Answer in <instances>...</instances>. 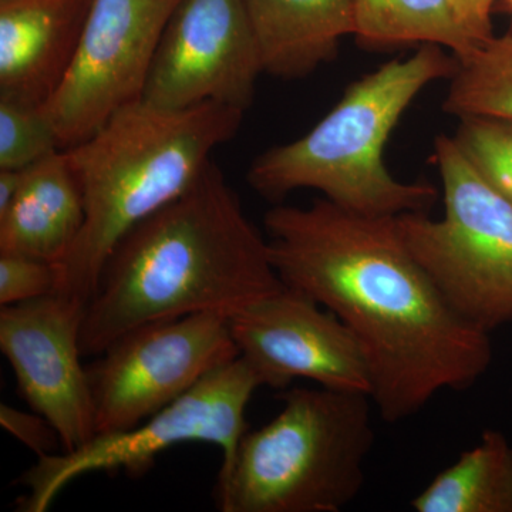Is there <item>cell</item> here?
Instances as JSON below:
<instances>
[{
	"mask_svg": "<svg viewBox=\"0 0 512 512\" xmlns=\"http://www.w3.org/2000/svg\"><path fill=\"white\" fill-rule=\"evenodd\" d=\"M0 426L12 434L23 446L36 454L37 458L59 453L62 447L52 424L39 413L23 412L10 404L0 406Z\"/></svg>",
	"mask_w": 512,
	"mask_h": 512,
	"instance_id": "7402d4cb",
	"label": "cell"
},
{
	"mask_svg": "<svg viewBox=\"0 0 512 512\" xmlns=\"http://www.w3.org/2000/svg\"><path fill=\"white\" fill-rule=\"evenodd\" d=\"M355 36L369 46L436 45L457 59L485 40L470 29L456 0H355Z\"/></svg>",
	"mask_w": 512,
	"mask_h": 512,
	"instance_id": "e0dca14e",
	"label": "cell"
},
{
	"mask_svg": "<svg viewBox=\"0 0 512 512\" xmlns=\"http://www.w3.org/2000/svg\"><path fill=\"white\" fill-rule=\"evenodd\" d=\"M416 512H512V446L498 430L440 471L412 500Z\"/></svg>",
	"mask_w": 512,
	"mask_h": 512,
	"instance_id": "2e32d148",
	"label": "cell"
},
{
	"mask_svg": "<svg viewBox=\"0 0 512 512\" xmlns=\"http://www.w3.org/2000/svg\"><path fill=\"white\" fill-rule=\"evenodd\" d=\"M84 303L50 293L0 308V350L20 396L56 430L62 451L96 436L92 387L82 363Z\"/></svg>",
	"mask_w": 512,
	"mask_h": 512,
	"instance_id": "8fae6325",
	"label": "cell"
},
{
	"mask_svg": "<svg viewBox=\"0 0 512 512\" xmlns=\"http://www.w3.org/2000/svg\"><path fill=\"white\" fill-rule=\"evenodd\" d=\"M282 286L268 239L211 160L183 195L114 249L84 311L83 355H100L148 323L231 316Z\"/></svg>",
	"mask_w": 512,
	"mask_h": 512,
	"instance_id": "7a4b0ae2",
	"label": "cell"
},
{
	"mask_svg": "<svg viewBox=\"0 0 512 512\" xmlns=\"http://www.w3.org/2000/svg\"><path fill=\"white\" fill-rule=\"evenodd\" d=\"M264 386L252 363L235 357L137 426L97 434L76 450L40 457L20 477L26 495L18 501V511L49 510L63 488L87 474L123 471L143 476L160 454L178 444H214L222 453L221 467L227 466L247 433L248 404Z\"/></svg>",
	"mask_w": 512,
	"mask_h": 512,
	"instance_id": "52a82bcc",
	"label": "cell"
},
{
	"mask_svg": "<svg viewBox=\"0 0 512 512\" xmlns=\"http://www.w3.org/2000/svg\"><path fill=\"white\" fill-rule=\"evenodd\" d=\"M495 0H456L461 16L481 40L493 37L491 9Z\"/></svg>",
	"mask_w": 512,
	"mask_h": 512,
	"instance_id": "603a6c76",
	"label": "cell"
},
{
	"mask_svg": "<svg viewBox=\"0 0 512 512\" xmlns=\"http://www.w3.org/2000/svg\"><path fill=\"white\" fill-rule=\"evenodd\" d=\"M247 431L217 483L222 512H340L359 497L375 444L369 394L295 387Z\"/></svg>",
	"mask_w": 512,
	"mask_h": 512,
	"instance_id": "5b68a950",
	"label": "cell"
},
{
	"mask_svg": "<svg viewBox=\"0 0 512 512\" xmlns=\"http://www.w3.org/2000/svg\"><path fill=\"white\" fill-rule=\"evenodd\" d=\"M457 62L444 110L512 121V36L490 37Z\"/></svg>",
	"mask_w": 512,
	"mask_h": 512,
	"instance_id": "ac0fdd59",
	"label": "cell"
},
{
	"mask_svg": "<svg viewBox=\"0 0 512 512\" xmlns=\"http://www.w3.org/2000/svg\"><path fill=\"white\" fill-rule=\"evenodd\" d=\"M457 67V57L436 45L383 64L353 83L308 134L256 158L249 185L271 201L296 190H316L338 207L367 217L424 212L437 200L436 188L396 180L384 164V147L421 90L453 77Z\"/></svg>",
	"mask_w": 512,
	"mask_h": 512,
	"instance_id": "277c9868",
	"label": "cell"
},
{
	"mask_svg": "<svg viewBox=\"0 0 512 512\" xmlns=\"http://www.w3.org/2000/svg\"><path fill=\"white\" fill-rule=\"evenodd\" d=\"M444 217H394L404 244L453 311L491 333L512 322V204L485 183L454 138L436 140Z\"/></svg>",
	"mask_w": 512,
	"mask_h": 512,
	"instance_id": "8992f818",
	"label": "cell"
},
{
	"mask_svg": "<svg viewBox=\"0 0 512 512\" xmlns=\"http://www.w3.org/2000/svg\"><path fill=\"white\" fill-rule=\"evenodd\" d=\"M282 284L338 316L362 346L373 406L399 423L444 390H466L490 369V333L448 305L404 244L394 217H367L328 200L265 214Z\"/></svg>",
	"mask_w": 512,
	"mask_h": 512,
	"instance_id": "6da1fadb",
	"label": "cell"
},
{
	"mask_svg": "<svg viewBox=\"0 0 512 512\" xmlns=\"http://www.w3.org/2000/svg\"><path fill=\"white\" fill-rule=\"evenodd\" d=\"M183 0H93L76 55L43 104L62 148L143 99L161 37Z\"/></svg>",
	"mask_w": 512,
	"mask_h": 512,
	"instance_id": "9c48e42d",
	"label": "cell"
},
{
	"mask_svg": "<svg viewBox=\"0 0 512 512\" xmlns=\"http://www.w3.org/2000/svg\"><path fill=\"white\" fill-rule=\"evenodd\" d=\"M244 114L215 103L167 110L138 100L64 148L82 188L84 222L56 266V293L87 305L117 245L198 180Z\"/></svg>",
	"mask_w": 512,
	"mask_h": 512,
	"instance_id": "3957f363",
	"label": "cell"
},
{
	"mask_svg": "<svg viewBox=\"0 0 512 512\" xmlns=\"http://www.w3.org/2000/svg\"><path fill=\"white\" fill-rule=\"evenodd\" d=\"M262 73L244 0H183L161 37L141 100L167 110L215 103L245 113Z\"/></svg>",
	"mask_w": 512,
	"mask_h": 512,
	"instance_id": "30bf717a",
	"label": "cell"
},
{
	"mask_svg": "<svg viewBox=\"0 0 512 512\" xmlns=\"http://www.w3.org/2000/svg\"><path fill=\"white\" fill-rule=\"evenodd\" d=\"M239 355L265 386L308 379L326 389L369 394V365L348 326L305 293L282 286L229 316Z\"/></svg>",
	"mask_w": 512,
	"mask_h": 512,
	"instance_id": "7c38bea8",
	"label": "cell"
},
{
	"mask_svg": "<svg viewBox=\"0 0 512 512\" xmlns=\"http://www.w3.org/2000/svg\"><path fill=\"white\" fill-rule=\"evenodd\" d=\"M87 366L97 434L131 429L239 356L229 316L208 312L124 333Z\"/></svg>",
	"mask_w": 512,
	"mask_h": 512,
	"instance_id": "ba28073f",
	"label": "cell"
},
{
	"mask_svg": "<svg viewBox=\"0 0 512 512\" xmlns=\"http://www.w3.org/2000/svg\"><path fill=\"white\" fill-rule=\"evenodd\" d=\"M93 0H0V96L45 104L69 70Z\"/></svg>",
	"mask_w": 512,
	"mask_h": 512,
	"instance_id": "4fadbf2b",
	"label": "cell"
},
{
	"mask_svg": "<svg viewBox=\"0 0 512 512\" xmlns=\"http://www.w3.org/2000/svg\"><path fill=\"white\" fill-rule=\"evenodd\" d=\"M264 73L299 79L355 35V0H244Z\"/></svg>",
	"mask_w": 512,
	"mask_h": 512,
	"instance_id": "9a60e30c",
	"label": "cell"
},
{
	"mask_svg": "<svg viewBox=\"0 0 512 512\" xmlns=\"http://www.w3.org/2000/svg\"><path fill=\"white\" fill-rule=\"evenodd\" d=\"M510 5L512 6V0H510Z\"/></svg>",
	"mask_w": 512,
	"mask_h": 512,
	"instance_id": "d4e9b609",
	"label": "cell"
},
{
	"mask_svg": "<svg viewBox=\"0 0 512 512\" xmlns=\"http://www.w3.org/2000/svg\"><path fill=\"white\" fill-rule=\"evenodd\" d=\"M84 222L83 192L66 150L23 168L15 201L0 215V254L62 264Z\"/></svg>",
	"mask_w": 512,
	"mask_h": 512,
	"instance_id": "5bb4252c",
	"label": "cell"
},
{
	"mask_svg": "<svg viewBox=\"0 0 512 512\" xmlns=\"http://www.w3.org/2000/svg\"><path fill=\"white\" fill-rule=\"evenodd\" d=\"M59 150L43 104L0 96V170H23Z\"/></svg>",
	"mask_w": 512,
	"mask_h": 512,
	"instance_id": "d6986e66",
	"label": "cell"
},
{
	"mask_svg": "<svg viewBox=\"0 0 512 512\" xmlns=\"http://www.w3.org/2000/svg\"><path fill=\"white\" fill-rule=\"evenodd\" d=\"M23 170H0V215L9 210L22 185Z\"/></svg>",
	"mask_w": 512,
	"mask_h": 512,
	"instance_id": "cb8c5ba5",
	"label": "cell"
},
{
	"mask_svg": "<svg viewBox=\"0 0 512 512\" xmlns=\"http://www.w3.org/2000/svg\"><path fill=\"white\" fill-rule=\"evenodd\" d=\"M453 138L485 183L512 204V121L464 117Z\"/></svg>",
	"mask_w": 512,
	"mask_h": 512,
	"instance_id": "ffe728a7",
	"label": "cell"
},
{
	"mask_svg": "<svg viewBox=\"0 0 512 512\" xmlns=\"http://www.w3.org/2000/svg\"><path fill=\"white\" fill-rule=\"evenodd\" d=\"M56 288V265L29 256L0 254V306L43 298Z\"/></svg>",
	"mask_w": 512,
	"mask_h": 512,
	"instance_id": "44dd1931",
	"label": "cell"
}]
</instances>
